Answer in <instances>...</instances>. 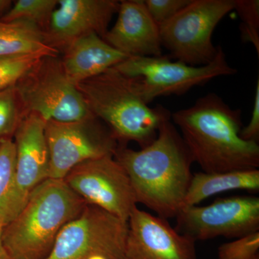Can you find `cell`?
Segmentation results:
<instances>
[{
	"label": "cell",
	"mask_w": 259,
	"mask_h": 259,
	"mask_svg": "<svg viewBox=\"0 0 259 259\" xmlns=\"http://www.w3.org/2000/svg\"><path fill=\"white\" fill-rule=\"evenodd\" d=\"M218 254V259H259V231L223 243Z\"/></svg>",
	"instance_id": "obj_24"
},
{
	"label": "cell",
	"mask_w": 259,
	"mask_h": 259,
	"mask_svg": "<svg viewBox=\"0 0 259 259\" xmlns=\"http://www.w3.org/2000/svg\"><path fill=\"white\" fill-rule=\"evenodd\" d=\"M127 223L124 259H197L196 242L177 232L168 220L136 206Z\"/></svg>",
	"instance_id": "obj_13"
},
{
	"label": "cell",
	"mask_w": 259,
	"mask_h": 259,
	"mask_svg": "<svg viewBox=\"0 0 259 259\" xmlns=\"http://www.w3.org/2000/svg\"><path fill=\"white\" fill-rule=\"evenodd\" d=\"M44 56L26 54L0 58V90L15 86Z\"/></svg>",
	"instance_id": "obj_22"
},
{
	"label": "cell",
	"mask_w": 259,
	"mask_h": 259,
	"mask_svg": "<svg viewBox=\"0 0 259 259\" xmlns=\"http://www.w3.org/2000/svg\"><path fill=\"white\" fill-rule=\"evenodd\" d=\"M12 4L11 1H8V0H0V13L7 10L8 11L10 9V5Z\"/></svg>",
	"instance_id": "obj_28"
},
{
	"label": "cell",
	"mask_w": 259,
	"mask_h": 259,
	"mask_svg": "<svg viewBox=\"0 0 259 259\" xmlns=\"http://www.w3.org/2000/svg\"><path fill=\"white\" fill-rule=\"evenodd\" d=\"M236 10L242 20L241 37L244 42L253 44L259 55V1L235 0Z\"/></svg>",
	"instance_id": "obj_23"
},
{
	"label": "cell",
	"mask_w": 259,
	"mask_h": 259,
	"mask_svg": "<svg viewBox=\"0 0 259 259\" xmlns=\"http://www.w3.org/2000/svg\"><path fill=\"white\" fill-rule=\"evenodd\" d=\"M171 119L194 162L204 173L258 169V143L240 136L241 110H233L216 94L209 93L192 106L174 112Z\"/></svg>",
	"instance_id": "obj_2"
},
{
	"label": "cell",
	"mask_w": 259,
	"mask_h": 259,
	"mask_svg": "<svg viewBox=\"0 0 259 259\" xmlns=\"http://www.w3.org/2000/svg\"><path fill=\"white\" fill-rule=\"evenodd\" d=\"M90 112L110 127L116 141H134L141 148L152 144L171 112L150 107L135 91L132 81L112 67L76 85Z\"/></svg>",
	"instance_id": "obj_4"
},
{
	"label": "cell",
	"mask_w": 259,
	"mask_h": 259,
	"mask_svg": "<svg viewBox=\"0 0 259 259\" xmlns=\"http://www.w3.org/2000/svg\"><path fill=\"white\" fill-rule=\"evenodd\" d=\"M190 2L191 0H144L148 13L158 25L175 16Z\"/></svg>",
	"instance_id": "obj_25"
},
{
	"label": "cell",
	"mask_w": 259,
	"mask_h": 259,
	"mask_svg": "<svg viewBox=\"0 0 259 259\" xmlns=\"http://www.w3.org/2000/svg\"><path fill=\"white\" fill-rule=\"evenodd\" d=\"M234 8L235 0H191L158 25L162 47L169 51L170 57L190 66L209 64L218 51L212 44L213 31Z\"/></svg>",
	"instance_id": "obj_7"
},
{
	"label": "cell",
	"mask_w": 259,
	"mask_h": 259,
	"mask_svg": "<svg viewBox=\"0 0 259 259\" xmlns=\"http://www.w3.org/2000/svg\"><path fill=\"white\" fill-rule=\"evenodd\" d=\"M128 223L93 204L62 228L46 259H124Z\"/></svg>",
	"instance_id": "obj_8"
},
{
	"label": "cell",
	"mask_w": 259,
	"mask_h": 259,
	"mask_svg": "<svg viewBox=\"0 0 259 259\" xmlns=\"http://www.w3.org/2000/svg\"><path fill=\"white\" fill-rule=\"evenodd\" d=\"M63 52L61 59L65 73L76 86L103 74L128 58L95 33L76 39Z\"/></svg>",
	"instance_id": "obj_16"
},
{
	"label": "cell",
	"mask_w": 259,
	"mask_h": 259,
	"mask_svg": "<svg viewBox=\"0 0 259 259\" xmlns=\"http://www.w3.org/2000/svg\"><path fill=\"white\" fill-rule=\"evenodd\" d=\"M87 204L64 180L42 182L18 215L3 226L2 241L10 258H47L62 228Z\"/></svg>",
	"instance_id": "obj_3"
},
{
	"label": "cell",
	"mask_w": 259,
	"mask_h": 259,
	"mask_svg": "<svg viewBox=\"0 0 259 259\" xmlns=\"http://www.w3.org/2000/svg\"><path fill=\"white\" fill-rule=\"evenodd\" d=\"M259 190V170H242L222 173L194 174L185 201L183 208L197 205L204 199L215 194L231 190Z\"/></svg>",
	"instance_id": "obj_17"
},
{
	"label": "cell",
	"mask_w": 259,
	"mask_h": 259,
	"mask_svg": "<svg viewBox=\"0 0 259 259\" xmlns=\"http://www.w3.org/2000/svg\"><path fill=\"white\" fill-rule=\"evenodd\" d=\"M49 179L64 180L75 166L94 158L115 155L118 147L110 131L96 117L75 122L49 120L46 123Z\"/></svg>",
	"instance_id": "obj_9"
},
{
	"label": "cell",
	"mask_w": 259,
	"mask_h": 259,
	"mask_svg": "<svg viewBox=\"0 0 259 259\" xmlns=\"http://www.w3.org/2000/svg\"><path fill=\"white\" fill-rule=\"evenodd\" d=\"M117 21L103 39L125 55L159 57L162 44L159 27L141 0L120 2Z\"/></svg>",
	"instance_id": "obj_15"
},
{
	"label": "cell",
	"mask_w": 259,
	"mask_h": 259,
	"mask_svg": "<svg viewBox=\"0 0 259 259\" xmlns=\"http://www.w3.org/2000/svg\"><path fill=\"white\" fill-rule=\"evenodd\" d=\"M46 123L36 114H27L15 131V187L8 223L23 208L32 191L49 179L50 159Z\"/></svg>",
	"instance_id": "obj_12"
},
{
	"label": "cell",
	"mask_w": 259,
	"mask_h": 259,
	"mask_svg": "<svg viewBox=\"0 0 259 259\" xmlns=\"http://www.w3.org/2000/svg\"><path fill=\"white\" fill-rule=\"evenodd\" d=\"M88 259H107L106 257L102 255H95L93 256L90 257Z\"/></svg>",
	"instance_id": "obj_29"
},
{
	"label": "cell",
	"mask_w": 259,
	"mask_h": 259,
	"mask_svg": "<svg viewBox=\"0 0 259 259\" xmlns=\"http://www.w3.org/2000/svg\"><path fill=\"white\" fill-rule=\"evenodd\" d=\"M3 226L4 225L0 223V259H11L10 255H8V252L5 250L3 241H2V231H3Z\"/></svg>",
	"instance_id": "obj_27"
},
{
	"label": "cell",
	"mask_w": 259,
	"mask_h": 259,
	"mask_svg": "<svg viewBox=\"0 0 259 259\" xmlns=\"http://www.w3.org/2000/svg\"><path fill=\"white\" fill-rule=\"evenodd\" d=\"M15 88L24 116L36 114L46 122H75L95 117L66 76L59 56L42 57Z\"/></svg>",
	"instance_id": "obj_6"
},
{
	"label": "cell",
	"mask_w": 259,
	"mask_h": 259,
	"mask_svg": "<svg viewBox=\"0 0 259 259\" xmlns=\"http://www.w3.org/2000/svg\"><path fill=\"white\" fill-rule=\"evenodd\" d=\"M23 117L15 85L0 90V140L15 134Z\"/></svg>",
	"instance_id": "obj_21"
},
{
	"label": "cell",
	"mask_w": 259,
	"mask_h": 259,
	"mask_svg": "<svg viewBox=\"0 0 259 259\" xmlns=\"http://www.w3.org/2000/svg\"><path fill=\"white\" fill-rule=\"evenodd\" d=\"M175 229L194 241L217 237L238 238L259 231V198L237 196L218 199L207 206L182 209Z\"/></svg>",
	"instance_id": "obj_10"
},
{
	"label": "cell",
	"mask_w": 259,
	"mask_h": 259,
	"mask_svg": "<svg viewBox=\"0 0 259 259\" xmlns=\"http://www.w3.org/2000/svg\"><path fill=\"white\" fill-rule=\"evenodd\" d=\"M57 4L56 0H18L1 20L5 22L25 20L35 24L44 32Z\"/></svg>",
	"instance_id": "obj_20"
},
{
	"label": "cell",
	"mask_w": 259,
	"mask_h": 259,
	"mask_svg": "<svg viewBox=\"0 0 259 259\" xmlns=\"http://www.w3.org/2000/svg\"><path fill=\"white\" fill-rule=\"evenodd\" d=\"M59 51L48 45L41 29L25 20H0V58L26 54L58 56Z\"/></svg>",
	"instance_id": "obj_18"
},
{
	"label": "cell",
	"mask_w": 259,
	"mask_h": 259,
	"mask_svg": "<svg viewBox=\"0 0 259 259\" xmlns=\"http://www.w3.org/2000/svg\"><path fill=\"white\" fill-rule=\"evenodd\" d=\"M16 148L10 138L0 140V223L9 222L15 187Z\"/></svg>",
	"instance_id": "obj_19"
},
{
	"label": "cell",
	"mask_w": 259,
	"mask_h": 259,
	"mask_svg": "<svg viewBox=\"0 0 259 259\" xmlns=\"http://www.w3.org/2000/svg\"><path fill=\"white\" fill-rule=\"evenodd\" d=\"M64 180L87 203L105 209L122 221L127 222L137 206L128 175L114 155L80 163Z\"/></svg>",
	"instance_id": "obj_11"
},
{
	"label": "cell",
	"mask_w": 259,
	"mask_h": 259,
	"mask_svg": "<svg viewBox=\"0 0 259 259\" xmlns=\"http://www.w3.org/2000/svg\"><path fill=\"white\" fill-rule=\"evenodd\" d=\"M241 139L245 141L258 142L259 140V79L255 87L253 112L248 125L242 128L240 134Z\"/></svg>",
	"instance_id": "obj_26"
},
{
	"label": "cell",
	"mask_w": 259,
	"mask_h": 259,
	"mask_svg": "<svg viewBox=\"0 0 259 259\" xmlns=\"http://www.w3.org/2000/svg\"><path fill=\"white\" fill-rule=\"evenodd\" d=\"M115 69L132 81L135 91L146 104L158 97L182 95L192 88L205 84L214 78L236 74L218 46L215 59L204 66H190L172 61L169 56L159 57L131 56Z\"/></svg>",
	"instance_id": "obj_5"
},
{
	"label": "cell",
	"mask_w": 259,
	"mask_h": 259,
	"mask_svg": "<svg viewBox=\"0 0 259 259\" xmlns=\"http://www.w3.org/2000/svg\"><path fill=\"white\" fill-rule=\"evenodd\" d=\"M119 6L116 0H59L44 31L46 41L60 52L83 35L103 38Z\"/></svg>",
	"instance_id": "obj_14"
},
{
	"label": "cell",
	"mask_w": 259,
	"mask_h": 259,
	"mask_svg": "<svg viewBox=\"0 0 259 259\" xmlns=\"http://www.w3.org/2000/svg\"><path fill=\"white\" fill-rule=\"evenodd\" d=\"M114 157L128 175L137 203L168 220L176 218L193 175V158L176 126L162 124L156 140L140 151L118 146Z\"/></svg>",
	"instance_id": "obj_1"
}]
</instances>
